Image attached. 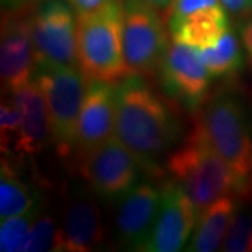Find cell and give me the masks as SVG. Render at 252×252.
<instances>
[{
    "mask_svg": "<svg viewBox=\"0 0 252 252\" xmlns=\"http://www.w3.org/2000/svg\"><path fill=\"white\" fill-rule=\"evenodd\" d=\"M45 0H1L3 10H34Z\"/></svg>",
    "mask_w": 252,
    "mask_h": 252,
    "instance_id": "28",
    "label": "cell"
},
{
    "mask_svg": "<svg viewBox=\"0 0 252 252\" xmlns=\"http://www.w3.org/2000/svg\"><path fill=\"white\" fill-rule=\"evenodd\" d=\"M144 3H147V4H150V6H153L154 9L157 10H165L170 4H171L172 0H142Z\"/></svg>",
    "mask_w": 252,
    "mask_h": 252,
    "instance_id": "29",
    "label": "cell"
},
{
    "mask_svg": "<svg viewBox=\"0 0 252 252\" xmlns=\"http://www.w3.org/2000/svg\"><path fill=\"white\" fill-rule=\"evenodd\" d=\"M67 0H45L31 13L36 64L79 67L77 18Z\"/></svg>",
    "mask_w": 252,
    "mask_h": 252,
    "instance_id": "7",
    "label": "cell"
},
{
    "mask_svg": "<svg viewBox=\"0 0 252 252\" xmlns=\"http://www.w3.org/2000/svg\"><path fill=\"white\" fill-rule=\"evenodd\" d=\"M217 3H220V0H172L171 4L165 9L164 21L184 17L196 10L203 9L207 6H213Z\"/></svg>",
    "mask_w": 252,
    "mask_h": 252,
    "instance_id": "24",
    "label": "cell"
},
{
    "mask_svg": "<svg viewBox=\"0 0 252 252\" xmlns=\"http://www.w3.org/2000/svg\"><path fill=\"white\" fill-rule=\"evenodd\" d=\"M157 9L142 0H124V54L129 72L146 79L157 73L170 42Z\"/></svg>",
    "mask_w": 252,
    "mask_h": 252,
    "instance_id": "6",
    "label": "cell"
},
{
    "mask_svg": "<svg viewBox=\"0 0 252 252\" xmlns=\"http://www.w3.org/2000/svg\"><path fill=\"white\" fill-rule=\"evenodd\" d=\"M122 31L124 0L77 14V58L86 80L118 84L130 74Z\"/></svg>",
    "mask_w": 252,
    "mask_h": 252,
    "instance_id": "3",
    "label": "cell"
},
{
    "mask_svg": "<svg viewBox=\"0 0 252 252\" xmlns=\"http://www.w3.org/2000/svg\"><path fill=\"white\" fill-rule=\"evenodd\" d=\"M115 135V84L89 81L76 126L73 156L79 161Z\"/></svg>",
    "mask_w": 252,
    "mask_h": 252,
    "instance_id": "13",
    "label": "cell"
},
{
    "mask_svg": "<svg viewBox=\"0 0 252 252\" xmlns=\"http://www.w3.org/2000/svg\"><path fill=\"white\" fill-rule=\"evenodd\" d=\"M58 237L59 223L54 216L41 212L28 233L21 252H56Z\"/></svg>",
    "mask_w": 252,
    "mask_h": 252,
    "instance_id": "21",
    "label": "cell"
},
{
    "mask_svg": "<svg viewBox=\"0 0 252 252\" xmlns=\"http://www.w3.org/2000/svg\"><path fill=\"white\" fill-rule=\"evenodd\" d=\"M240 32H241L244 49L247 52V58H248V62H250L252 70V14L244 20L243 26L240 28Z\"/></svg>",
    "mask_w": 252,
    "mask_h": 252,
    "instance_id": "26",
    "label": "cell"
},
{
    "mask_svg": "<svg viewBox=\"0 0 252 252\" xmlns=\"http://www.w3.org/2000/svg\"><path fill=\"white\" fill-rule=\"evenodd\" d=\"M241 41L234 30L228 28L212 46L196 49L212 77L228 80L241 73L245 64Z\"/></svg>",
    "mask_w": 252,
    "mask_h": 252,
    "instance_id": "18",
    "label": "cell"
},
{
    "mask_svg": "<svg viewBox=\"0 0 252 252\" xmlns=\"http://www.w3.org/2000/svg\"><path fill=\"white\" fill-rule=\"evenodd\" d=\"M237 196H223L198 215L188 251L213 252L223 247L228 227L238 207Z\"/></svg>",
    "mask_w": 252,
    "mask_h": 252,
    "instance_id": "17",
    "label": "cell"
},
{
    "mask_svg": "<svg viewBox=\"0 0 252 252\" xmlns=\"http://www.w3.org/2000/svg\"><path fill=\"white\" fill-rule=\"evenodd\" d=\"M165 170L187 192L198 215L223 196L244 198L231 168L213 149L198 119L184 142L165 157Z\"/></svg>",
    "mask_w": 252,
    "mask_h": 252,
    "instance_id": "2",
    "label": "cell"
},
{
    "mask_svg": "<svg viewBox=\"0 0 252 252\" xmlns=\"http://www.w3.org/2000/svg\"><path fill=\"white\" fill-rule=\"evenodd\" d=\"M221 250L227 252H252V212L237 207Z\"/></svg>",
    "mask_w": 252,
    "mask_h": 252,
    "instance_id": "22",
    "label": "cell"
},
{
    "mask_svg": "<svg viewBox=\"0 0 252 252\" xmlns=\"http://www.w3.org/2000/svg\"><path fill=\"white\" fill-rule=\"evenodd\" d=\"M210 77L198 51L180 42L170 44L157 73L164 94L190 112L206 102Z\"/></svg>",
    "mask_w": 252,
    "mask_h": 252,
    "instance_id": "9",
    "label": "cell"
},
{
    "mask_svg": "<svg viewBox=\"0 0 252 252\" xmlns=\"http://www.w3.org/2000/svg\"><path fill=\"white\" fill-rule=\"evenodd\" d=\"M32 10H3L0 35V77L7 93L32 80L35 55L31 30Z\"/></svg>",
    "mask_w": 252,
    "mask_h": 252,
    "instance_id": "10",
    "label": "cell"
},
{
    "mask_svg": "<svg viewBox=\"0 0 252 252\" xmlns=\"http://www.w3.org/2000/svg\"><path fill=\"white\" fill-rule=\"evenodd\" d=\"M181 124L146 77L127 74L115 84V135L135 154L143 171H160L158 162L180 140Z\"/></svg>",
    "mask_w": 252,
    "mask_h": 252,
    "instance_id": "1",
    "label": "cell"
},
{
    "mask_svg": "<svg viewBox=\"0 0 252 252\" xmlns=\"http://www.w3.org/2000/svg\"><path fill=\"white\" fill-rule=\"evenodd\" d=\"M39 203L30 209L28 212L1 219L0 225V251L1 252H21L23 245L27 240V235L34 224L35 219L41 213Z\"/></svg>",
    "mask_w": 252,
    "mask_h": 252,
    "instance_id": "20",
    "label": "cell"
},
{
    "mask_svg": "<svg viewBox=\"0 0 252 252\" xmlns=\"http://www.w3.org/2000/svg\"><path fill=\"white\" fill-rule=\"evenodd\" d=\"M67 1L72 4V7L76 10L77 14H81V13H89L93 10L99 9L114 0H67Z\"/></svg>",
    "mask_w": 252,
    "mask_h": 252,
    "instance_id": "27",
    "label": "cell"
},
{
    "mask_svg": "<svg viewBox=\"0 0 252 252\" xmlns=\"http://www.w3.org/2000/svg\"><path fill=\"white\" fill-rule=\"evenodd\" d=\"M198 112L196 119L209 142L228 164L247 196L252 174V135L243 99L231 91H220L206 99Z\"/></svg>",
    "mask_w": 252,
    "mask_h": 252,
    "instance_id": "4",
    "label": "cell"
},
{
    "mask_svg": "<svg viewBox=\"0 0 252 252\" xmlns=\"http://www.w3.org/2000/svg\"><path fill=\"white\" fill-rule=\"evenodd\" d=\"M11 95V102L20 115V130L7 157H31L39 154L46 146L52 143V130L48 115L45 98L35 81L18 87Z\"/></svg>",
    "mask_w": 252,
    "mask_h": 252,
    "instance_id": "15",
    "label": "cell"
},
{
    "mask_svg": "<svg viewBox=\"0 0 252 252\" xmlns=\"http://www.w3.org/2000/svg\"><path fill=\"white\" fill-rule=\"evenodd\" d=\"M227 13L237 17H248L252 14V0H220Z\"/></svg>",
    "mask_w": 252,
    "mask_h": 252,
    "instance_id": "25",
    "label": "cell"
},
{
    "mask_svg": "<svg viewBox=\"0 0 252 252\" xmlns=\"http://www.w3.org/2000/svg\"><path fill=\"white\" fill-rule=\"evenodd\" d=\"M196 220L198 212L187 192L175 181H165L161 185L158 215L142 251H181L192 234Z\"/></svg>",
    "mask_w": 252,
    "mask_h": 252,
    "instance_id": "11",
    "label": "cell"
},
{
    "mask_svg": "<svg viewBox=\"0 0 252 252\" xmlns=\"http://www.w3.org/2000/svg\"><path fill=\"white\" fill-rule=\"evenodd\" d=\"M38 193L28 182L18 177L14 164L9 157H1L0 170V217L18 216L36 206Z\"/></svg>",
    "mask_w": 252,
    "mask_h": 252,
    "instance_id": "19",
    "label": "cell"
},
{
    "mask_svg": "<svg viewBox=\"0 0 252 252\" xmlns=\"http://www.w3.org/2000/svg\"><path fill=\"white\" fill-rule=\"evenodd\" d=\"M81 177L98 198L118 202L140 181L143 167L117 136L77 161Z\"/></svg>",
    "mask_w": 252,
    "mask_h": 252,
    "instance_id": "8",
    "label": "cell"
},
{
    "mask_svg": "<svg viewBox=\"0 0 252 252\" xmlns=\"http://www.w3.org/2000/svg\"><path fill=\"white\" fill-rule=\"evenodd\" d=\"M104 240V224L90 193L73 190L63 206L56 252H90Z\"/></svg>",
    "mask_w": 252,
    "mask_h": 252,
    "instance_id": "14",
    "label": "cell"
},
{
    "mask_svg": "<svg viewBox=\"0 0 252 252\" xmlns=\"http://www.w3.org/2000/svg\"><path fill=\"white\" fill-rule=\"evenodd\" d=\"M161 202V187L152 181H139L118 200L114 228L118 243L142 251L153 230Z\"/></svg>",
    "mask_w": 252,
    "mask_h": 252,
    "instance_id": "12",
    "label": "cell"
},
{
    "mask_svg": "<svg viewBox=\"0 0 252 252\" xmlns=\"http://www.w3.org/2000/svg\"><path fill=\"white\" fill-rule=\"evenodd\" d=\"M20 130V115L17 108L7 99L1 102L0 105V139H1V153L7 156L13 149V144L16 142V137Z\"/></svg>",
    "mask_w": 252,
    "mask_h": 252,
    "instance_id": "23",
    "label": "cell"
},
{
    "mask_svg": "<svg viewBox=\"0 0 252 252\" xmlns=\"http://www.w3.org/2000/svg\"><path fill=\"white\" fill-rule=\"evenodd\" d=\"M84 76L80 67L36 64L32 80L42 91L48 108L52 144L62 158H69L74 150L76 126L86 95Z\"/></svg>",
    "mask_w": 252,
    "mask_h": 252,
    "instance_id": "5",
    "label": "cell"
},
{
    "mask_svg": "<svg viewBox=\"0 0 252 252\" xmlns=\"http://www.w3.org/2000/svg\"><path fill=\"white\" fill-rule=\"evenodd\" d=\"M174 42L195 49L212 46L230 28V18L221 3L196 10L184 17L165 21Z\"/></svg>",
    "mask_w": 252,
    "mask_h": 252,
    "instance_id": "16",
    "label": "cell"
}]
</instances>
